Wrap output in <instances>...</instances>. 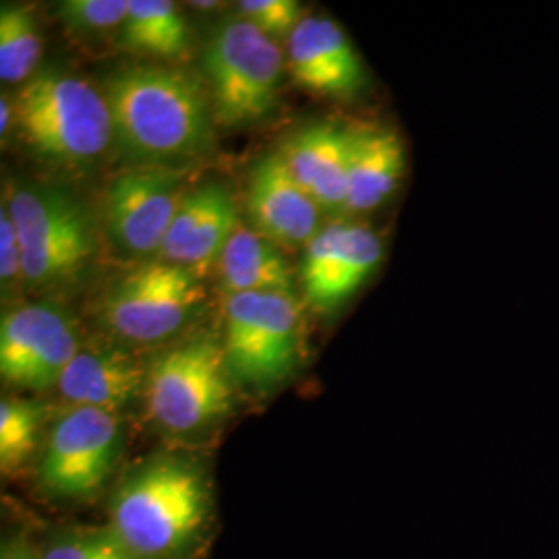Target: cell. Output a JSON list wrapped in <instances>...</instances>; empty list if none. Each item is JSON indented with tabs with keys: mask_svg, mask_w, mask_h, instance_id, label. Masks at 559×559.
Here are the masks:
<instances>
[{
	"mask_svg": "<svg viewBox=\"0 0 559 559\" xmlns=\"http://www.w3.org/2000/svg\"><path fill=\"white\" fill-rule=\"evenodd\" d=\"M120 44L138 55L179 59L189 48L187 21L166 0H131L120 25Z\"/></svg>",
	"mask_w": 559,
	"mask_h": 559,
	"instance_id": "cell-20",
	"label": "cell"
},
{
	"mask_svg": "<svg viewBox=\"0 0 559 559\" xmlns=\"http://www.w3.org/2000/svg\"><path fill=\"white\" fill-rule=\"evenodd\" d=\"M40 559H141L117 533L106 528H83L60 533L40 551Z\"/></svg>",
	"mask_w": 559,
	"mask_h": 559,
	"instance_id": "cell-23",
	"label": "cell"
},
{
	"mask_svg": "<svg viewBox=\"0 0 559 559\" xmlns=\"http://www.w3.org/2000/svg\"><path fill=\"white\" fill-rule=\"evenodd\" d=\"M282 67L278 44L253 23L221 21L203 50L216 124L237 129L270 117L278 106Z\"/></svg>",
	"mask_w": 559,
	"mask_h": 559,
	"instance_id": "cell-5",
	"label": "cell"
},
{
	"mask_svg": "<svg viewBox=\"0 0 559 559\" xmlns=\"http://www.w3.org/2000/svg\"><path fill=\"white\" fill-rule=\"evenodd\" d=\"M383 261L380 235L362 224L336 222L307 242L300 282L318 311H336L371 278Z\"/></svg>",
	"mask_w": 559,
	"mask_h": 559,
	"instance_id": "cell-12",
	"label": "cell"
},
{
	"mask_svg": "<svg viewBox=\"0 0 559 559\" xmlns=\"http://www.w3.org/2000/svg\"><path fill=\"white\" fill-rule=\"evenodd\" d=\"M187 193L182 170L173 166L124 170L110 182L104 201L112 239L129 253H160Z\"/></svg>",
	"mask_w": 559,
	"mask_h": 559,
	"instance_id": "cell-11",
	"label": "cell"
},
{
	"mask_svg": "<svg viewBox=\"0 0 559 559\" xmlns=\"http://www.w3.org/2000/svg\"><path fill=\"white\" fill-rule=\"evenodd\" d=\"M224 342L212 336L185 342L152 362L145 400L154 420L170 433H191L233 408Z\"/></svg>",
	"mask_w": 559,
	"mask_h": 559,
	"instance_id": "cell-6",
	"label": "cell"
},
{
	"mask_svg": "<svg viewBox=\"0 0 559 559\" xmlns=\"http://www.w3.org/2000/svg\"><path fill=\"white\" fill-rule=\"evenodd\" d=\"M115 143L141 166L195 160L214 147L212 96L193 73L138 64L106 81Z\"/></svg>",
	"mask_w": 559,
	"mask_h": 559,
	"instance_id": "cell-1",
	"label": "cell"
},
{
	"mask_svg": "<svg viewBox=\"0 0 559 559\" xmlns=\"http://www.w3.org/2000/svg\"><path fill=\"white\" fill-rule=\"evenodd\" d=\"M78 353L73 321L52 302L23 305L2 318L0 373L11 385L34 392L59 385Z\"/></svg>",
	"mask_w": 559,
	"mask_h": 559,
	"instance_id": "cell-10",
	"label": "cell"
},
{
	"mask_svg": "<svg viewBox=\"0 0 559 559\" xmlns=\"http://www.w3.org/2000/svg\"><path fill=\"white\" fill-rule=\"evenodd\" d=\"M44 406L23 399L0 402V468L2 475H15L36 452Z\"/></svg>",
	"mask_w": 559,
	"mask_h": 559,
	"instance_id": "cell-22",
	"label": "cell"
},
{
	"mask_svg": "<svg viewBox=\"0 0 559 559\" xmlns=\"http://www.w3.org/2000/svg\"><path fill=\"white\" fill-rule=\"evenodd\" d=\"M247 212L258 233L272 242L307 245L320 233V205L290 175L278 152L253 168Z\"/></svg>",
	"mask_w": 559,
	"mask_h": 559,
	"instance_id": "cell-15",
	"label": "cell"
},
{
	"mask_svg": "<svg viewBox=\"0 0 559 559\" xmlns=\"http://www.w3.org/2000/svg\"><path fill=\"white\" fill-rule=\"evenodd\" d=\"M224 353L230 376L253 388L288 380L302 357V321L293 295L240 293L226 302Z\"/></svg>",
	"mask_w": 559,
	"mask_h": 559,
	"instance_id": "cell-7",
	"label": "cell"
},
{
	"mask_svg": "<svg viewBox=\"0 0 559 559\" xmlns=\"http://www.w3.org/2000/svg\"><path fill=\"white\" fill-rule=\"evenodd\" d=\"M237 228L239 205L233 193L218 182L201 185L185 195L158 255L201 278L221 261Z\"/></svg>",
	"mask_w": 559,
	"mask_h": 559,
	"instance_id": "cell-14",
	"label": "cell"
},
{
	"mask_svg": "<svg viewBox=\"0 0 559 559\" xmlns=\"http://www.w3.org/2000/svg\"><path fill=\"white\" fill-rule=\"evenodd\" d=\"M23 251V280L57 286L78 278L98 251L96 226L87 207L55 185L23 182L4 201Z\"/></svg>",
	"mask_w": 559,
	"mask_h": 559,
	"instance_id": "cell-4",
	"label": "cell"
},
{
	"mask_svg": "<svg viewBox=\"0 0 559 559\" xmlns=\"http://www.w3.org/2000/svg\"><path fill=\"white\" fill-rule=\"evenodd\" d=\"M120 443L117 413L73 406L55 423L41 452L44 489L62 500L96 496L117 466Z\"/></svg>",
	"mask_w": 559,
	"mask_h": 559,
	"instance_id": "cell-9",
	"label": "cell"
},
{
	"mask_svg": "<svg viewBox=\"0 0 559 559\" xmlns=\"http://www.w3.org/2000/svg\"><path fill=\"white\" fill-rule=\"evenodd\" d=\"M23 278V251H21L20 235L15 222L9 214L7 203L2 201L0 210V280L7 290L17 280Z\"/></svg>",
	"mask_w": 559,
	"mask_h": 559,
	"instance_id": "cell-26",
	"label": "cell"
},
{
	"mask_svg": "<svg viewBox=\"0 0 559 559\" xmlns=\"http://www.w3.org/2000/svg\"><path fill=\"white\" fill-rule=\"evenodd\" d=\"M11 124H15V106H13V102L9 100L7 94H2V98H0V133H2V138L7 135Z\"/></svg>",
	"mask_w": 559,
	"mask_h": 559,
	"instance_id": "cell-28",
	"label": "cell"
},
{
	"mask_svg": "<svg viewBox=\"0 0 559 559\" xmlns=\"http://www.w3.org/2000/svg\"><path fill=\"white\" fill-rule=\"evenodd\" d=\"M222 284L230 295L282 293L293 295V272L276 242L239 226L221 261Z\"/></svg>",
	"mask_w": 559,
	"mask_h": 559,
	"instance_id": "cell-19",
	"label": "cell"
},
{
	"mask_svg": "<svg viewBox=\"0 0 559 559\" xmlns=\"http://www.w3.org/2000/svg\"><path fill=\"white\" fill-rule=\"evenodd\" d=\"M147 371L122 350H80L59 380L60 394L73 406L110 413L135 402L145 392Z\"/></svg>",
	"mask_w": 559,
	"mask_h": 559,
	"instance_id": "cell-17",
	"label": "cell"
},
{
	"mask_svg": "<svg viewBox=\"0 0 559 559\" xmlns=\"http://www.w3.org/2000/svg\"><path fill=\"white\" fill-rule=\"evenodd\" d=\"M404 145L394 129H353L346 212H373L381 203L390 200L404 175Z\"/></svg>",
	"mask_w": 559,
	"mask_h": 559,
	"instance_id": "cell-18",
	"label": "cell"
},
{
	"mask_svg": "<svg viewBox=\"0 0 559 559\" xmlns=\"http://www.w3.org/2000/svg\"><path fill=\"white\" fill-rule=\"evenodd\" d=\"M129 13V0H64L59 17L69 29L98 34L120 27Z\"/></svg>",
	"mask_w": 559,
	"mask_h": 559,
	"instance_id": "cell-24",
	"label": "cell"
},
{
	"mask_svg": "<svg viewBox=\"0 0 559 559\" xmlns=\"http://www.w3.org/2000/svg\"><path fill=\"white\" fill-rule=\"evenodd\" d=\"M353 129L334 122L302 127L280 145V158L323 212H346Z\"/></svg>",
	"mask_w": 559,
	"mask_h": 559,
	"instance_id": "cell-16",
	"label": "cell"
},
{
	"mask_svg": "<svg viewBox=\"0 0 559 559\" xmlns=\"http://www.w3.org/2000/svg\"><path fill=\"white\" fill-rule=\"evenodd\" d=\"M27 147L60 168H90L115 141L106 96L73 73L41 71L13 100Z\"/></svg>",
	"mask_w": 559,
	"mask_h": 559,
	"instance_id": "cell-3",
	"label": "cell"
},
{
	"mask_svg": "<svg viewBox=\"0 0 559 559\" xmlns=\"http://www.w3.org/2000/svg\"><path fill=\"white\" fill-rule=\"evenodd\" d=\"M212 510L203 468L180 456H156L120 483L110 528L141 559H179L200 540Z\"/></svg>",
	"mask_w": 559,
	"mask_h": 559,
	"instance_id": "cell-2",
	"label": "cell"
},
{
	"mask_svg": "<svg viewBox=\"0 0 559 559\" xmlns=\"http://www.w3.org/2000/svg\"><path fill=\"white\" fill-rule=\"evenodd\" d=\"M41 55V38L32 9L2 4L0 9V80H32Z\"/></svg>",
	"mask_w": 559,
	"mask_h": 559,
	"instance_id": "cell-21",
	"label": "cell"
},
{
	"mask_svg": "<svg viewBox=\"0 0 559 559\" xmlns=\"http://www.w3.org/2000/svg\"><path fill=\"white\" fill-rule=\"evenodd\" d=\"M0 559H40V551L25 537H11L2 543Z\"/></svg>",
	"mask_w": 559,
	"mask_h": 559,
	"instance_id": "cell-27",
	"label": "cell"
},
{
	"mask_svg": "<svg viewBox=\"0 0 559 559\" xmlns=\"http://www.w3.org/2000/svg\"><path fill=\"white\" fill-rule=\"evenodd\" d=\"M293 80L321 98L350 100L367 85V71L353 41L328 17H305L288 36Z\"/></svg>",
	"mask_w": 559,
	"mask_h": 559,
	"instance_id": "cell-13",
	"label": "cell"
},
{
	"mask_svg": "<svg viewBox=\"0 0 559 559\" xmlns=\"http://www.w3.org/2000/svg\"><path fill=\"white\" fill-rule=\"evenodd\" d=\"M205 299L200 276L168 261H145L117 280L102 302L120 338L152 344L177 334Z\"/></svg>",
	"mask_w": 559,
	"mask_h": 559,
	"instance_id": "cell-8",
	"label": "cell"
},
{
	"mask_svg": "<svg viewBox=\"0 0 559 559\" xmlns=\"http://www.w3.org/2000/svg\"><path fill=\"white\" fill-rule=\"evenodd\" d=\"M239 17L253 23L267 38L290 36L300 23V7L295 0H242Z\"/></svg>",
	"mask_w": 559,
	"mask_h": 559,
	"instance_id": "cell-25",
	"label": "cell"
}]
</instances>
